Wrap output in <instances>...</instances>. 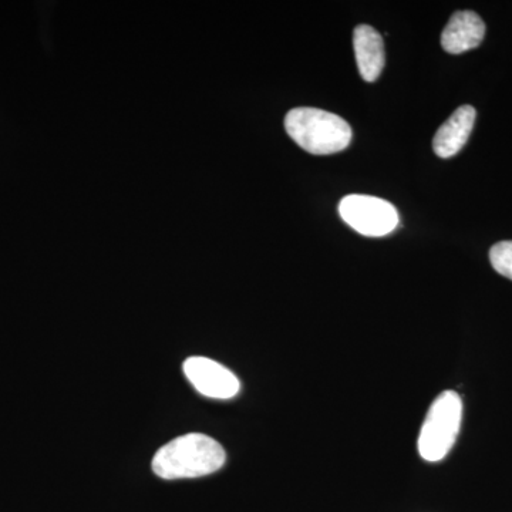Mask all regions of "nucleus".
Masks as SVG:
<instances>
[{"instance_id": "1", "label": "nucleus", "mask_w": 512, "mask_h": 512, "mask_svg": "<svg viewBox=\"0 0 512 512\" xmlns=\"http://www.w3.org/2000/svg\"><path fill=\"white\" fill-rule=\"evenodd\" d=\"M225 450L217 440L192 433L165 444L153 458V470L164 480L197 478L221 470Z\"/></svg>"}, {"instance_id": "2", "label": "nucleus", "mask_w": 512, "mask_h": 512, "mask_svg": "<svg viewBox=\"0 0 512 512\" xmlns=\"http://www.w3.org/2000/svg\"><path fill=\"white\" fill-rule=\"evenodd\" d=\"M286 133L303 150L313 156H329L345 150L352 141L353 131L348 121L338 114L298 107L286 114Z\"/></svg>"}, {"instance_id": "3", "label": "nucleus", "mask_w": 512, "mask_h": 512, "mask_svg": "<svg viewBox=\"0 0 512 512\" xmlns=\"http://www.w3.org/2000/svg\"><path fill=\"white\" fill-rule=\"evenodd\" d=\"M463 419V400L456 392H443L434 400L421 426L419 453L429 463H437L456 444Z\"/></svg>"}, {"instance_id": "4", "label": "nucleus", "mask_w": 512, "mask_h": 512, "mask_svg": "<svg viewBox=\"0 0 512 512\" xmlns=\"http://www.w3.org/2000/svg\"><path fill=\"white\" fill-rule=\"evenodd\" d=\"M339 214L349 227L365 237H384L399 225L396 207L372 195H348L340 201Z\"/></svg>"}, {"instance_id": "5", "label": "nucleus", "mask_w": 512, "mask_h": 512, "mask_svg": "<svg viewBox=\"0 0 512 512\" xmlns=\"http://www.w3.org/2000/svg\"><path fill=\"white\" fill-rule=\"evenodd\" d=\"M184 373L198 392L212 399H232L241 390L238 377L208 357L195 356L185 360Z\"/></svg>"}, {"instance_id": "6", "label": "nucleus", "mask_w": 512, "mask_h": 512, "mask_svg": "<svg viewBox=\"0 0 512 512\" xmlns=\"http://www.w3.org/2000/svg\"><path fill=\"white\" fill-rule=\"evenodd\" d=\"M484 36L483 19L471 10H460L451 16L441 33V46L451 55H461L480 46Z\"/></svg>"}, {"instance_id": "7", "label": "nucleus", "mask_w": 512, "mask_h": 512, "mask_svg": "<svg viewBox=\"0 0 512 512\" xmlns=\"http://www.w3.org/2000/svg\"><path fill=\"white\" fill-rule=\"evenodd\" d=\"M476 117L477 113L474 107H458L434 136V153L440 158H451L460 153L461 148L466 146L468 138H470Z\"/></svg>"}, {"instance_id": "8", "label": "nucleus", "mask_w": 512, "mask_h": 512, "mask_svg": "<svg viewBox=\"0 0 512 512\" xmlns=\"http://www.w3.org/2000/svg\"><path fill=\"white\" fill-rule=\"evenodd\" d=\"M353 47L360 76L366 82H376L386 63L382 35L372 26L359 25L353 32Z\"/></svg>"}, {"instance_id": "9", "label": "nucleus", "mask_w": 512, "mask_h": 512, "mask_svg": "<svg viewBox=\"0 0 512 512\" xmlns=\"http://www.w3.org/2000/svg\"><path fill=\"white\" fill-rule=\"evenodd\" d=\"M490 261L498 274L512 281V241L495 244L490 251Z\"/></svg>"}]
</instances>
